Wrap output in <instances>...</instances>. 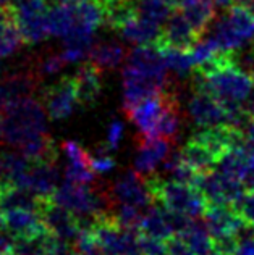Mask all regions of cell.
Wrapping results in <instances>:
<instances>
[{"label":"cell","mask_w":254,"mask_h":255,"mask_svg":"<svg viewBox=\"0 0 254 255\" xmlns=\"http://www.w3.org/2000/svg\"><path fill=\"white\" fill-rule=\"evenodd\" d=\"M2 140L5 144L19 149L32 137L47 134L44 109L36 99H32V96L13 100L2 110Z\"/></svg>","instance_id":"obj_1"},{"label":"cell","mask_w":254,"mask_h":255,"mask_svg":"<svg viewBox=\"0 0 254 255\" xmlns=\"http://www.w3.org/2000/svg\"><path fill=\"white\" fill-rule=\"evenodd\" d=\"M195 76V86L211 92L222 104H243L254 87V70L246 68L238 60L220 65L204 76Z\"/></svg>","instance_id":"obj_2"},{"label":"cell","mask_w":254,"mask_h":255,"mask_svg":"<svg viewBox=\"0 0 254 255\" xmlns=\"http://www.w3.org/2000/svg\"><path fill=\"white\" fill-rule=\"evenodd\" d=\"M146 186L154 200L165 209L183 213L190 218H201L207 202L198 187L178 183V181H167L157 174H148L144 176Z\"/></svg>","instance_id":"obj_3"},{"label":"cell","mask_w":254,"mask_h":255,"mask_svg":"<svg viewBox=\"0 0 254 255\" xmlns=\"http://www.w3.org/2000/svg\"><path fill=\"white\" fill-rule=\"evenodd\" d=\"M212 37L225 52H242L246 44H254V11L245 3L230 5Z\"/></svg>","instance_id":"obj_4"},{"label":"cell","mask_w":254,"mask_h":255,"mask_svg":"<svg viewBox=\"0 0 254 255\" xmlns=\"http://www.w3.org/2000/svg\"><path fill=\"white\" fill-rule=\"evenodd\" d=\"M195 187H198V191L203 194L207 204L232 207H235L246 192V187L242 179L227 176L219 170L201 173L196 179Z\"/></svg>","instance_id":"obj_5"},{"label":"cell","mask_w":254,"mask_h":255,"mask_svg":"<svg viewBox=\"0 0 254 255\" xmlns=\"http://www.w3.org/2000/svg\"><path fill=\"white\" fill-rule=\"evenodd\" d=\"M37 215L41 217L42 223L52 234L75 244L78 234L81 231V221L75 213L58 205L53 199L41 197V205H39Z\"/></svg>","instance_id":"obj_6"},{"label":"cell","mask_w":254,"mask_h":255,"mask_svg":"<svg viewBox=\"0 0 254 255\" xmlns=\"http://www.w3.org/2000/svg\"><path fill=\"white\" fill-rule=\"evenodd\" d=\"M172 92H175V89L170 86L169 89L144 99L141 104H138L131 110L126 112V115L130 117L133 125L138 128L139 137H159L157 126L167 104H169Z\"/></svg>","instance_id":"obj_7"},{"label":"cell","mask_w":254,"mask_h":255,"mask_svg":"<svg viewBox=\"0 0 254 255\" xmlns=\"http://www.w3.org/2000/svg\"><path fill=\"white\" fill-rule=\"evenodd\" d=\"M109 192L115 205L128 204L148 210L154 204L148 186H146L144 176H141L136 170L125 171L122 176L117 178L115 183L109 186Z\"/></svg>","instance_id":"obj_8"},{"label":"cell","mask_w":254,"mask_h":255,"mask_svg":"<svg viewBox=\"0 0 254 255\" xmlns=\"http://www.w3.org/2000/svg\"><path fill=\"white\" fill-rule=\"evenodd\" d=\"M170 84H164L139 70L126 65L123 70V110L128 112L133 107L141 104L144 99L156 96L169 89Z\"/></svg>","instance_id":"obj_9"},{"label":"cell","mask_w":254,"mask_h":255,"mask_svg":"<svg viewBox=\"0 0 254 255\" xmlns=\"http://www.w3.org/2000/svg\"><path fill=\"white\" fill-rule=\"evenodd\" d=\"M201 37L203 36L182 11H172L170 16L165 19V26L160 29L156 47H172V49L188 52Z\"/></svg>","instance_id":"obj_10"},{"label":"cell","mask_w":254,"mask_h":255,"mask_svg":"<svg viewBox=\"0 0 254 255\" xmlns=\"http://www.w3.org/2000/svg\"><path fill=\"white\" fill-rule=\"evenodd\" d=\"M78 94L73 76H63L44 92V105L52 120H65L75 112Z\"/></svg>","instance_id":"obj_11"},{"label":"cell","mask_w":254,"mask_h":255,"mask_svg":"<svg viewBox=\"0 0 254 255\" xmlns=\"http://www.w3.org/2000/svg\"><path fill=\"white\" fill-rule=\"evenodd\" d=\"M188 113L199 128L229 123V113L224 104L211 92L198 86L188 102Z\"/></svg>","instance_id":"obj_12"},{"label":"cell","mask_w":254,"mask_h":255,"mask_svg":"<svg viewBox=\"0 0 254 255\" xmlns=\"http://www.w3.org/2000/svg\"><path fill=\"white\" fill-rule=\"evenodd\" d=\"M13 184L32 191L39 197L52 199L58 187V170L55 168V162L31 163V168Z\"/></svg>","instance_id":"obj_13"},{"label":"cell","mask_w":254,"mask_h":255,"mask_svg":"<svg viewBox=\"0 0 254 255\" xmlns=\"http://www.w3.org/2000/svg\"><path fill=\"white\" fill-rule=\"evenodd\" d=\"M170 140L165 137H139L138 153L135 157V170L141 176L154 173L170 153Z\"/></svg>","instance_id":"obj_14"},{"label":"cell","mask_w":254,"mask_h":255,"mask_svg":"<svg viewBox=\"0 0 254 255\" xmlns=\"http://www.w3.org/2000/svg\"><path fill=\"white\" fill-rule=\"evenodd\" d=\"M3 226L15 239H37L49 230L37 212L8 210L3 213Z\"/></svg>","instance_id":"obj_15"},{"label":"cell","mask_w":254,"mask_h":255,"mask_svg":"<svg viewBox=\"0 0 254 255\" xmlns=\"http://www.w3.org/2000/svg\"><path fill=\"white\" fill-rule=\"evenodd\" d=\"M128 65L164 84H170L167 66L156 45H138L128 53Z\"/></svg>","instance_id":"obj_16"},{"label":"cell","mask_w":254,"mask_h":255,"mask_svg":"<svg viewBox=\"0 0 254 255\" xmlns=\"http://www.w3.org/2000/svg\"><path fill=\"white\" fill-rule=\"evenodd\" d=\"M78 94V102L83 107H89L96 102L102 92V70L92 62L83 63L73 75Z\"/></svg>","instance_id":"obj_17"},{"label":"cell","mask_w":254,"mask_h":255,"mask_svg":"<svg viewBox=\"0 0 254 255\" xmlns=\"http://www.w3.org/2000/svg\"><path fill=\"white\" fill-rule=\"evenodd\" d=\"M39 205H41V197L37 194L3 179L2 191H0V209L3 212L8 210L37 212Z\"/></svg>","instance_id":"obj_18"},{"label":"cell","mask_w":254,"mask_h":255,"mask_svg":"<svg viewBox=\"0 0 254 255\" xmlns=\"http://www.w3.org/2000/svg\"><path fill=\"white\" fill-rule=\"evenodd\" d=\"M175 8L190 19L195 29L201 36L209 29V24L216 18V3L214 0H177Z\"/></svg>","instance_id":"obj_19"},{"label":"cell","mask_w":254,"mask_h":255,"mask_svg":"<svg viewBox=\"0 0 254 255\" xmlns=\"http://www.w3.org/2000/svg\"><path fill=\"white\" fill-rule=\"evenodd\" d=\"M160 24L152 23L139 15H135L117 29L126 41L138 45H156L160 36Z\"/></svg>","instance_id":"obj_20"},{"label":"cell","mask_w":254,"mask_h":255,"mask_svg":"<svg viewBox=\"0 0 254 255\" xmlns=\"http://www.w3.org/2000/svg\"><path fill=\"white\" fill-rule=\"evenodd\" d=\"M251 158L253 155L250 153V150L246 149V145H237L217 160L216 168L220 173L227 174V176L243 181L246 171L250 168Z\"/></svg>","instance_id":"obj_21"},{"label":"cell","mask_w":254,"mask_h":255,"mask_svg":"<svg viewBox=\"0 0 254 255\" xmlns=\"http://www.w3.org/2000/svg\"><path fill=\"white\" fill-rule=\"evenodd\" d=\"M186 244L190 246V249L195 252V255H211L214 254V241L209 230L201 218H193L188 228L182 233L177 234Z\"/></svg>","instance_id":"obj_22"},{"label":"cell","mask_w":254,"mask_h":255,"mask_svg":"<svg viewBox=\"0 0 254 255\" xmlns=\"http://www.w3.org/2000/svg\"><path fill=\"white\" fill-rule=\"evenodd\" d=\"M139 231L143 234H148V236L159 238L164 241L175 236V233L172 231V228L169 225V220H167L165 209L159 204H152L144 212L141 223H139Z\"/></svg>","instance_id":"obj_23"},{"label":"cell","mask_w":254,"mask_h":255,"mask_svg":"<svg viewBox=\"0 0 254 255\" xmlns=\"http://www.w3.org/2000/svg\"><path fill=\"white\" fill-rule=\"evenodd\" d=\"M126 57V49L118 42H99L89 50V60L101 70L118 68Z\"/></svg>","instance_id":"obj_24"},{"label":"cell","mask_w":254,"mask_h":255,"mask_svg":"<svg viewBox=\"0 0 254 255\" xmlns=\"http://www.w3.org/2000/svg\"><path fill=\"white\" fill-rule=\"evenodd\" d=\"M49 34L55 37H66L75 28V11L73 3H58L47 13Z\"/></svg>","instance_id":"obj_25"},{"label":"cell","mask_w":254,"mask_h":255,"mask_svg":"<svg viewBox=\"0 0 254 255\" xmlns=\"http://www.w3.org/2000/svg\"><path fill=\"white\" fill-rule=\"evenodd\" d=\"M29 162H55L57 150L53 145V140L49 134H41L37 137H32L28 142H24L18 149Z\"/></svg>","instance_id":"obj_26"},{"label":"cell","mask_w":254,"mask_h":255,"mask_svg":"<svg viewBox=\"0 0 254 255\" xmlns=\"http://www.w3.org/2000/svg\"><path fill=\"white\" fill-rule=\"evenodd\" d=\"M182 157L185 162L188 163L191 168H195L198 173H207V171L216 170L217 160L214 158V155L206 149V147H203L193 137L182 149Z\"/></svg>","instance_id":"obj_27"},{"label":"cell","mask_w":254,"mask_h":255,"mask_svg":"<svg viewBox=\"0 0 254 255\" xmlns=\"http://www.w3.org/2000/svg\"><path fill=\"white\" fill-rule=\"evenodd\" d=\"M31 163L21 152H2L0 150V178L10 183L16 181L31 168Z\"/></svg>","instance_id":"obj_28"},{"label":"cell","mask_w":254,"mask_h":255,"mask_svg":"<svg viewBox=\"0 0 254 255\" xmlns=\"http://www.w3.org/2000/svg\"><path fill=\"white\" fill-rule=\"evenodd\" d=\"M21 42V32L18 29V24L15 21V13H13L11 18L0 21V58L11 55Z\"/></svg>","instance_id":"obj_29"},{"label":"cell","mask_w":254,"mask_h":255,"mask_svg":"<svg viewBox=\"0 0 254 255\" xmlns=\"http://www.w3.org/2000/svg\"><path fill=\"white\" fill-rule=\"evenodd\" d=\"M172 8H175L170 0H136L138 15L152 23H164L170 16Z\"/></svg>","instance_id":"obj_30"},{"label":"cell","mask_w":254,"mask_h":255,"mask_svg":"<svg viewBox=\"0 0 254 255\" xmlns=\"http://www.w3.org/2000/svg\"><path fill=\"white\" fill-rule=\"evenodd\" d=\"M157 49L164 58V63L167 68L173 73H177L178 76H186L190 73V70H193L190 52L172 49V47H157Z\"/></svg>","instance_id":"obj_31"},{"label":"cell","mask_w":254,"mask_h":255,"mask_svg":"<svg viewBox=\"0 0 254 255\" xmlns=\"http://www.w3.org/2000/svg\"><path fill=\"white\" fill-rule=\"evenodd\" d=\"M62 149L68 157L70 165L73 166H89L91 168V153H88L81 145L75 140H65Z\"/></svg>","instance_id":"obj_32"},{"label":"cell","mask_w":254,"mask_h":255,"mask_svg":"<svg viewBox=\"0 0 254 255\" xmlns=\"http://www.w3.org/2000/svg\"><path fill=\"white\" fill-rule=\"evenodd\" d=\"M96 179V173L92 171L89 166H73L68 165L65 170V181L75 184H83V186H91Z\"/></svg>","instance_id":"obj_33"},{"label":"cell","mask_w":254,"mask_h":255,"mask_svg":"<svg viewBox=\"0 0 254 255\" xmlns=\"http://www.w3.org/2000/svg\"><path fill=\"white\" fill-rule=\"evenodd\" d=\"M139 247L143 255H169L167 252V243L164 239L152 238L148 234H139Z\"/></svg>","instance_id":"obj_34"},{"label":"cell","mask_w":254,"mask_h":255,"mask_svg":"<svg viewBox=\"0 0 254 255\" xmlns=\"http://www.w3.org/2000/svg\"><path fill=\"white\" fill-rule=\"evenodd\" d=\"M246 223L254 228V192L246 191L245 196L238 200V204L233 207Z\"/></svg>","instance_id":"obj_35"},{"label":"cell","mask_w":254,"mask_h":255,"mask_svg":"<svg viewBox=\"0 0 254 255\" xmlns=\"http://www.w3.org/2000/svg\"><path fill=\"white\" fill-rule=\"evenodd\" d=\"M115 168V160H113L107 149H101L91 155V170L94 173H109Z\"/></svg>","instance_id":"obj_36"},{"label":"cell","mask_w":254,"mask_h":255,"mask_svg":"<svg viewBox=\"0 0 254 255\" xmlns=\"http://www.w3.org/2000/svg\"><path fill=\"white\" fill-rule=\"evenodd\" d=\"M65 65L66 62L62 53H52V55H47L44 60H41V63H39V75H55Z\"/></svg>","instance_id":"obj_37"},{"label":"cell","mask_w":254,"mask_h":255,"mask_svg":"<svg viewBox=\"0 0 254 255\" xmlns=\"http://www.w3.org/2000/svg\"><path fill=\"white\" fill-rule=\"evenodd\" d=\"M123 123L115 120V122H112L109 129H107V149H112L115 150L118 149L120 142H122V137H123Z\"/></svg>","instance_id":"obj_38"},{"label":"cell","mask_w":254,"mask_h":255,"mask_svg":"<svg viewBox=\"0 0 254 255\" xmlns=\"http://www.w3.org/2000/svg\"><path fill=\"white\" fill-rule=\"evenodd\" d=\"M165 243H167V252H169V255H195V252L190 249V246L180 236H172Z\"/></svg>","instance_id":"obj_39"},{"label":"cell","mask_w":254,"mask_h":255,"mask_svg":"<svg viewBox=\"0 0 254 255\" xmlns=\"http://www.w3.org/2000/svg\"><path fill=\"white\" fill-rule=\"evenodd\" d=\"M15 249V238L10 233L0 231V255H11Z\"/></svg>","instance_id":"obj_40"},{"label":"cell","mask_w":254,"mask_h":255,"mask_svg":"<svg viewBox=\"0 0 254 255\" xmlns=\"http://www.w3.org/2000/svg\"><path fill=\"white\" fill-rule=\"evenodd\" d=\"M13 100L15 99H13L8 86H6V83L3 81V79H0V110H3L10 102H13Z\"/></svg>","instance_id":"obj_41"},{"label":"cell","mask_w":254,"mask_h":255,"mask_svg":"<svg viewBox=\"0 0 254 255\" xmlns=\"http://www.w3.org/2000/svg\"><path fill=\"white\" fill-rule=\"evenodd\" d=\"M242 107H243L245 115L248 117V118H251V120H254V87L251 89V92L248 94V97L243 100Z\"/></svg>","instance_id":"obj_42"},{"label":"cell","mask_w":254,"mask_h":255,"mask_svg":"<svg viewBox=\"0 0 254 255\" xmlns=\"http://www.w3.org/2000/svg\"><path fill=\"white\" fill-rule=\"evenodd\" d=\"M243 184L246 187V191H253L254 192V157L251 158L250 168L246 171L245 178H243Z\"/></svg>","instance_id":"obj_43"},{"label":"cell","mask_w":254,"mask_h":255,"mask_svg":"<svg viewBox=\"0 0 254 255\" xmlns=\"http://www.w3.org/2000/svg\"><path fill=\"white\" fill-rule=\"evenodd\" d=\"M214 3L219 6H224V8H229L230 5H233V0H214Z\"/></svg>","instance_id":"obj_44"},{"label":"cell","mask_w":254,"mask_h":255,"mask_svg":"<svg viewBox=\"0 0 254 255\" xmlns=\"http://www.w3.org/2000/svg\"><path fill=\"white\" fill-rule=\"evenodd\" d=\"M2 129H3V113L0 110V140H2Z\"/></svg>","instance_id":"obj_45"},{"label":"cell","mask_w":254,"mask_h":255,"mask_svg":"<svg viewBox=\"0 0 254 255\" xmlns=\"http://www.w3.org/2000/svg\"><path fill=\"white\" fill-rule=\"evenodd\" d=\"M60 3H73V2H78V0H58Z\"/></svg>","instance_id":"obj_46"},{"label":"cell","mask_w":254,"mask_h":255,"mask_svg":"<svg viewBox=\"0 0 254 255\" xmlns=\"http://www.w3.org/2000/svg\"><path fill=\"white\" fill-rule=\"evenodd\" d=\"M0 226H3V213H2V209H0Z\"/></svg>","instance_id":"obj_47"},{"label":"cell","mask_w":254,"mask_h":255,"mask_svg":"<svg viewBox=\"0 0 254 255\" xmlns=\"http://www.w3.org/2000/svg\"><path fill=\"white\" fill-rule=\"evenodd\" d=\"M238 2H240V3H248L250 0H238Z\"/></svg>","instance_id":"obj_48"},{"label":"cell","mask_w":254,"mask_h":255,"mask_svg":"<svg viewBox=\"0 0 254 255\" xmlns=\"http://www.w3.org/2000/svg\"><path fill=\"white\" fill-rule=\"evenodd\" d=\"M2 184H3V179L0 178V191H2Z\"/></svg>","instance_id":"obj_49"},{"label":"cell","mask_w":254,"mask_h":255,"mask_svg":"<svg viewBox=\"0 0 254 255\" xmlns=\"http://www.w3.org/2000/svg\"><path fill=\"white\" fill-rule=\"evenodd\" d=\"M253 60H254V50L251 52V62H253Z\"/></svg>","instance_id":"obj_50"}]
</instances>
